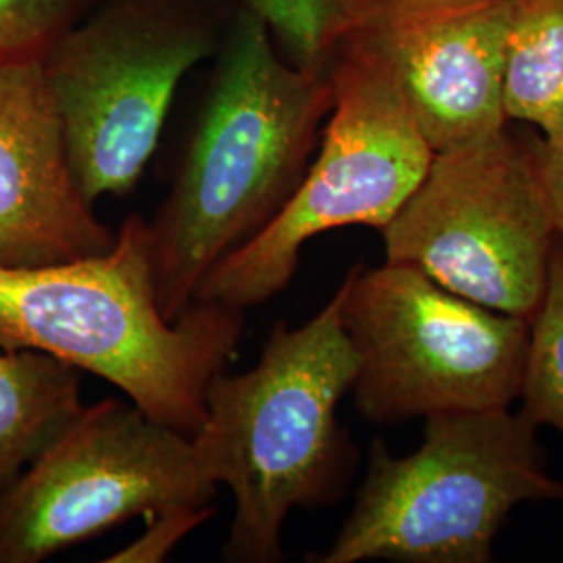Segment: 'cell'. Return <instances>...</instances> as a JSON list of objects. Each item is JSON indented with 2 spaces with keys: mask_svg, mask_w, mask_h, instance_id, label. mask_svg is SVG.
I'll return each instance as SVG.
<instances>
[{
  "mask_svg": "<svg viewBox=\"0 0 563 563\" xmlns=\"http://www.w3.org/2000/svg\"><path fill=\"white\" fill-rule=\"evenodd\" d=\"M532 144V134L518 136L505 123L437 153L380 230L386 262L413 265L460 297L532 322L562 234Z\"/></svg>",
  "mask_w": 563,
  "mask_h": 563,
  "instance_id": "8",
  "label": "cell"
},
{
  "mask_svg": "<svg viewBox=\"0 0 563 563\" xmlns=\"http://www.w3.org/2000/svg\"><path fill=\"white\" fill-rule=\"evenodd\" d=\"M504 107L544 141H563V0H514L505 42Z\"/></svg>",
  "mask_w": 563,
  "mask_h": 563,
  "instance_id": "13",
  "label": "cell"
},
{
  "mask_svg": "<svg viewBox=\"0 0 563 563\" xmlns=\"http://www.w3.org/2000/svg\"><path fill=\"white\" fill-rule=\"evenodd\" d=\"M99 0H0V65L44 59Z\"/></svg>",
  "mask_w": 563,
  "mask_h": 563,
  "instance_id": "16",
  "label": "cell"
},
{
  "mask_svg": "<svg viewBox=\"0 0 563 563\" xmlns=\"http://www.w3.org/2000/svg\"><path fill=\"white\" fill-rule=\"evenodd\" d=\"M355 372L336 290L299 328L276 323L255 367L213 376L192 443L209 476L234 495L225 562H282L288 514L344 497L360 453L336 409Z\"/></svg>",
  "mask_w": 563,
  "mask_h": 563,
  "instance_id": "2",
  "label": "cell"
},
{
  "mask_svg": "<svg viewBox=\"0 0 563 563\" xmlns=\"http://www.w3.org/2000/svg\"><path fill=\"white\" fill-rule=\"evenodd\" d=\"M246 311L195 301L163 318L146 220L130 216L115 246L44 267H0V349H32L113 384L155 422L195 437L205 393L239 351Z\"/></svg>",
  "mask_w": 563,
  "mask_h": 563,
  "instance_id": "3",
  "label": "cell"
},
{
  "mask_svg": "<svg viewBox=\"0 0 563 563\" xmlns=\"http://www.w3.org/2000/svg\"><path fill=\"white\" fill-rule=\"evenodd\" d=\"M334 104L320 148L280 213L218 263L195 301L260 307L292 282L301 249L346 225L383 230L420 186L434 151L388 60L351 30L330 65Z\"/></svg>",
  "mask_w": 563,
  "mask_h": 563,
  "instance_id": "6",
  "label": "cell"
},
{
  "mask_svg": "<svg viewBox=\"0 0 563 563\" xmlns=\"http://www.w3.org/2000/svg\"><path fill=\"white\" fill-rule=\"evenodd\" d=\"M532 151L553 220L563 234V141H544L534 136Z\"/></svg>",
  "mask_w": 563,
  "mask_h": 563,
  "instance_id": "18",
  "label": "cell"
},
{
  "mask_svg": "<svg viewBox=\"0 0 563 563\" xmlns=\"http://www.w3.org/2000/svg\"><path fill=\"white\" fill-rule=\"evenodd\" d=\"M514 0H369L353 27L401 84L434 153L509 123L505 42Z\"/></svg>",
  "mask_w": 563,
  "mask_h": 563,
  "instance_id": "10",
  "label": "cell"
},
{
  "mask_svg": "<svg viewBox=\"0 0 563 563\" xmlns=\"http://www.w3.org/2000/svg\"><path fill=\"white\" fill-rule=\"evenodd\" d=\"M216 514L213 505L207 507H184L176 511H167L146 522L144 534L134 543L123 547L115 555L107 558L104 562L111 563H157L165 562V558L178 544L195 532L199 526L211 520Z\"/></svg>",
  "mask_w": 563,
  "mask_h": 563,
  "instance_id": "17",
  "label": "cell"
},
{
  "mask_svg": "<svg viewBox=\"0 0 563 563\" xmlns=\"http://www.w3.org/2000/svg\"><path fill=\"white\" fill-rule=\"evenodd\" d=\"M241 0H99L44 55L81 197H125L181 78L213 59Z\"/></svg>",
  "mask_w": 563,
  "mask_h": 563,
  "instance_id": "5",
  "label": "cell"
},
{
  "mask_svg": "<svg viewBox=\"0 0 563 563\" xmlns=\"http://www.w3.org/2000/svg\"><path fill=\"white\" fill-rule=\"evenodd\" d=\"M520 399V411L537 428L551 426L563 432V234L553 242L543 305L530 322Z\"/></svg>",
  "mask_w": 563,
  "mask_h": 563,
  "instance_id": "15",
  "label": "cell"
},
{
  "mask_svg": "<svg viewBox=\"0 0 563 563\" xmlns=\"http://www.w3.org/2000/svg\"><path fill=\"white\" fill-rule=\"evenodd\" d=\"M332 104L330 74L286 59L267 23L239 2L176 180L146 220L165 320L176 322L202 278L290 201Z\"/></svg>",
  "mask_w": 563,
  "mask_h": 563,
  "instance_id": "1",
  "label": "cell"
},
{
  "mask_svg": "<svg viewBox=\"0 0 563 563\" xmlns=\"http://www.w3.org/2000/svg\"><path fill=\"white\" fill-rule=\"evenodd\" d=\"M71 169L42 59L0 65V267H44L109 253Z\"/></svg>",
  "mask_w": 563,
  "mask_h": 563,
  "instance_id": "11",
  "label": "cell"
},
{
  "mask_svg": "<svg viewBox=\"0 0 563 563\" xmlns=\"http://www.w3.org/2000/svg\"><path fill=\"white\" fill-rule=\"evenodd\" d=\"M269 27L284 57L330 74L344 36L362 21L369 0H241Z\"/></svg>",
  "mask_w": 563,
  "mask_h": 563,
  "instance_id": "14",
  "label": "cell"
},
{
  "mask_svg": "<svg viewBox=\"0 0 563 563\" xmlns=\"http://www.w3.org/2000/svg\"><path fill=\"white\" fill-rule=\"evenodd\" d=\"M81 409L78 367L42 351L0 349V499Z\"/></svg>",
  "mask_w": 563,
  "mask_h": 563,
  "instance_id": "12",
  "label": "cell"
},
{
  "mask_svg": "<svg viewBox=\"0 0 563 563\" xmlns=\"http://www.w3.org/2000/svg\"><path fill=\"white\" fill-rule=\"evenodd\" d=\"M192 437L115 397L78 418L0 499V563H41L144 518L213 505Z\"/></svg>",
  "mask_w": 563,
  "mask_h": 563,
  "instance_id": "9",
  "label": "cell"
},
{
  "mask_svg": "<svg viewBox=\"0 0 563 563\" xmlns=\"http://www.w3.org/2000/svg\"><path fill=\"white\" fill-rule=\"evenodd\" d=\"M339 290L357 360L351 395L365 422L501 409L522 397L530 322L460 297L405 263H357Z\"/></svg>",
  "mask_w": 563,
  "mask_h": 563,
  "instance_id": "7",
  "label": "cell"
},
{
  "mask_svg": "<svg viewBox=\"0 0 563 563\" xmlns=\"http://www.w3.org/2000/svg\"><path fill=\"white\" fill-rule=\"evenodd\" d=\"M537 430L501 407L426 418L422 444L402 457L376 439L339 534L307 562H493L518 505L563 501Z\"/></svg>",
  "mask_w": 563,
  "mask_h": 563,
  "instance_id": "4",
  "label": "cell"
}]
</instances>
